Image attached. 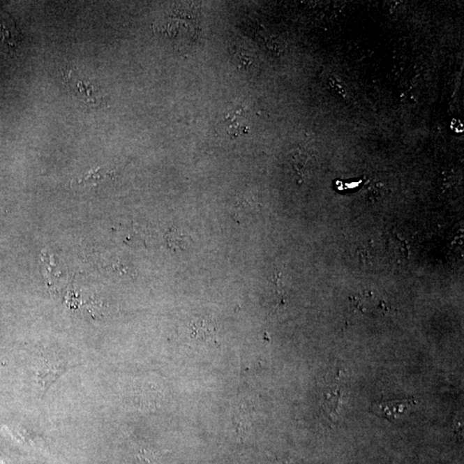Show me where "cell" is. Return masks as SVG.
<instances>
[{"label": "cell", "mask_w": 464, "mask_h": 464, "mask_svg": "<svg viewBox=\"0 0 464 464\" xmlns=\"http://www.w3.org/2000/svg\"><path fill=\"white\" fill-rule=\"evenodd\" d=\"M66 369V362L57 355H40L36 363V377L43 394Z\"/></svg>", "instance_id": "6da1fadb"}, {"label": "cell", "mask_w": 464, "mask_h": 464, "mask_svg": "<svg viewBox=\"0 0 464 464\" xmlns=\"http://www.w3.org/2000/svg\"><path fill=\"white\" fill-rule=\"evenodd\" d=\"M64 80L70 90L82 102L87 105H96L103 101L101 91L89 82L77 80L73 70L64 73Z\"/></svg>", "instance_id": "7a4b0ae2"}, {"label": "cell", "mask_w": 464, "mask_h": 464, "mask_svg": "<svg viewBox=\"0 0 464 464\" xmlns=\"http://www.w3.org/2000/svg\"><path fill=\"white\" fill-rule=\"evenodd\" d=\"M417 406V403L414 399L387 401L374 403L373 411L380 417L397 419L410 414Z\"/></svg>", "instance_id": "3957f363"}, {"label": "cell", "mask_w": 464, "mask_h": 464, "mask_svg": "<svg viewBox=\"0 0 464 464\" xmlns=\"http://www.w3.org/2000/svg\"><path fill=\"white\" fill-rule=\"evenodd\" d=\"M188 332L191 340L207 343L213 340L216 336L217 329L214 322L209 319L195 318L189 322Z\"/></svg>", "instance_id": "277c9868"}, {"label": "cell", "mask_w": 464, "mask_h": 464, "mask_svg": "<svg viewBox=\"0 0 464 464\" xmlns=\"http://www.w3.org/2000/svg\"><path fill=\"white\" fill-rule=\"evenodd\" d=\"M337 383L335 386H331L329 388L328 392L324 395V400L322 402V407L329 419L333 421H337L341 413V408H343V391H341L340 386L338 384L339 377H338Z\"/></svg>", "instance_id": "5b68a950"}, {"label": "cell", "mask_w": 464, "mask_h": 464, "mask_svg": "<svg viewBox=\"0 0 464 464\" xmlns=\"http://www.w3.org/2000/svg\"><path fill=\"white\" fill-rule=\"evenodd\" d=\"M114 177V172L109 167L101 166L98 168L89 170L88 172L83 174L73 183L80 186H98L101 184H105L110 179Z\"/></svg>", "instance_id": "8992f818"}, {"label": "cell", "mask_w": 464, "mask_h": 464, "mask_svg": "<svg viewBox=\"0 0 464 464\" xmlns=\"http://www.w3.org/2000/svg\"><path fill=\"white\" fill-rule=\"evenodd\" d=\"M308 162H309V158H308L306 155L302 154H295L292 157L293 169L296 170L297 173L302 176V174L307 172Z\"/></svg>", "instance_id": "52a82bcc"}, {"label": "cell", "mask_w": 464, "mask_h": 464, "mask_svg": "<svg viewBox=\"0 0 464 464\" xmlns=\"http://www.w3.org/2000/svg\"><path fill=\"white\" fill-rule=\"evenodd\" d=\"M138 459L141 464H157L156 456L149 451H140L138 453Z\"/></svg>", "instance_id": "ba28073f"}, {"label": "cell", "mask_w": 464, "mask_h": 464, "mask_svg": "<svg viewBox=\"0 0 464 464\" xmlns=\"http://www.w3.org/2000/svg\"><path fill=\"white\" fill-rule=\"evenodd\" d=\"M0 464H13L12 462H10L8 459L3 456L1 453H0Z\"/></svg>", "instance_id": "9c48e42d"}, {"label": "cell", "mask_w": 464, "mask_h": 464, "mask_svg": "<svg viewBox=\"0 0 464 464\" xmlns=\"http://www.w3.org/2000/svg\"><path fill=\"white\" fill-rule=\"evenodd\" d=\"M280 464H290V463H280Z\"/></svg>", "instance_id": "30bf717a"}]
</instances>
